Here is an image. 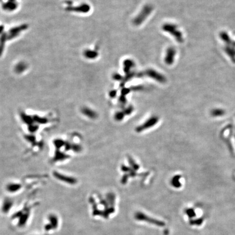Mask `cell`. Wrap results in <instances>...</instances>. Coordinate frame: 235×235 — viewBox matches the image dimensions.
<instances>
[{
    "label": "cell",
    "instance_id": "6da1fadb",
    "mask_svg": "<svg viewBox=\"0 0 235 235\" xmlns=\"http://www.w3.org/2000/svg\"><path fill=\"white\" fill-rule=\"evenodd\" d=\"M152 11V7L150 5H146L141 10L137 17L133 20V23L136 25H139L143 22L150 15Z\"/></svg>",
    "mask_w": 235,
    "mask_h": 235
},
{
    "label": "cell",
    "instance_id": "7a4b0ae2",
    "mask_svg": "<svg viewBox=\"0 0 235 235\" xmlns=\"http://www.w3.org/2000/svg\"><path fill=\"white\" fill-rule=\"evenodd\" d=\"M163 30L169 33L175 37L176 40L179 42L182 41V35L181 33L177 30V27L175 25L172 24H165L163 27Z\"/></svg>",
    "mask_w": 235,
    "mask_h": 235
},
{
    "label": "cell",
    "instance_id": "3957f363",
    "mask_svg": "<svg viewBox=\"0 0 235 235\" xmlns=\"http://www.w3.org/2000/svg\"><path fill=\"white\" fill-rule=\"evenodd\" d=\"M48 223L46 224L45 226V229L46 231L54 230L58 228L59 220L56 215L54 214H50L48 217Z\"/></svg>",
    "mask_w": 235,
    "mask_h": 235
},
{
    "label": "cell",
    "instance_id": "277c9868",
    "mask_svg": "<svg viewBox=\"0 0 235 235\" xmlns=\"http://www.w3.org/2000/svg\"><path fill=\"white\" fill-rule=\"evenodd\" d=\"M30 215V209L22 210L18 212L17 214H16V217H19V226H23L26 224L28 220L29 217Z\"/></svg>",
    "mask_w": 235,
    "mask_h": 235
},
{
    "label": "cell",
    "instance_id": "5b68a950",
    "mask_svg": "<svg viewBox=\"0 0 235 235\" xmlns=\"http://www.w3.org/2000/svg\"><path fill=\"white\" fill-rule=\"evenodd\" d=\"M136 219L140 220H144V221H148L149 223H150L151 224H156L157 225H162L163 223L162 222L159 221L154 219H152L151 217H149L148 215H145L144 214L141 213H138L136 214Z\"/></svg>",
    "mask_w": 235,
    "mask_h": 235
},
{
    "label": "cell",
    "instance_id": "8992f818",
    "mask_svg": "<svg viewBox=\"0 0 235 235\" xmlns=\"http://www.w3.org/2000/svg\"><path fill=\"white\" fill-rule=\"evenodd\" d=\"M145 74L147 76H149L150 77L160 82H165V78L164 76L159 73L158 72L154 71V70L149 69L146 71Z\"/></svg>",
    "mask_w": 235,
    "mask_h": 235
},
{
    "label": "cell",
    "instance_id": "52a82bcc",
    "mask_svg": "<svg viewBox=\"0 0 235 235\" xmlns=\"http://www.w3.org/2000/svg\"><path fill=\"white\" fill-rule=\"evenodd\" d=\"M176 54V51L174 48H170L167 51V54L165 57V62L167 64L170 65L174 62V58Z\"/></svg>",
    "mask_w": 235,
    "mask_h": 235
},
{
    "label": "cell",
    "instance_id": "ba28073f",
    "mask_svg": "<svg viewBox=\"0 0 235 235\" xmlns=\"http://www.w3.org/2000/svg\"><path fill=\"white\" fill-rule=\"evenodd\" d=\"M13 202L12 200L8 199L4 200V202H3L2 206V211L3 213H7L11 210L12 207L13 206Z\"/></svg>",
    "mask_w": 235,
    "mask_h": 235
},
{
    "label": "cell",
    "instance_id": "9c48e42d",
    "mask_svg": "<svg viewBox=\"0 0 235 235\" xmlns=\"http://www.w3.org/2000/svg\"><path fill=\"white\" fill-rule=\"evenodd\" d=\"M124 70L126 72L130 71V69L134 67V63L131 60H126L124 62Z\"/></svg>",
    "mask_w": 235,
    "mask_h": 235
},
{
    "label": "cell",
    "instance_id": "30bf717a",
    "mask_svg": "<svg viewBox=\"0 0 235 235\" xmlns=\"http://www.w3.org/2000/svg\"></svg>",
    "mask_w": 235,
    "mask_h": 235
}]
</instances>
